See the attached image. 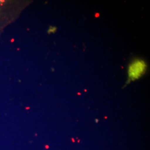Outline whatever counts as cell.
I'll use <instances>...</instances> for the list:
<instances>
[{
  "label": "cell",
  "instance_id": "2",
  "mask_svg": "<svg viewBox=\"0 0 150 150\" xmlns=\"http://www.w3.org/2000/svg\"><path fill=\"white\" fill-rule=\"evenodd\" d=\"M57 28L55 27H51V28L49 30V33H54L56 32Z\"/></svg>",
  "mask_w": 150,
  "mask_h": 150
},
{
  "label": "cell",
  "instance_id": "3",
  "mask_svg": "<svg viewBox=\"0 0 150 150\" xmlns=\"http://www.w3.org/2000/svg\"><path fill=\"white\" fill-rule=\"evenodd\" d=\"M4 5H5V2H2L1 1H0V12L2 11V10H1V8L4 7Z\"/></svg>",
  "mask_w": 150,
  "mask_h": 150
},
{
  "label": "cell",
  "instance_id": "1",
  "mask_svg": "<svg viewBox=\"0 0 150 150\" xmlns=\"http://www.w3.org/2000/svg\"><path fill=\"white\" fill-rule=\"evenodd\" d=\"M147 64L142 59H135L129 66L127 82L136 80L144 75L147 70Z\"/></svg>",
  "mask_w": 150,
  "mask_h": 150
}]
</instances>
